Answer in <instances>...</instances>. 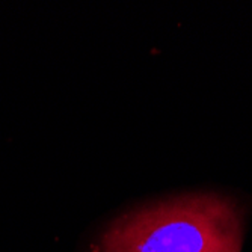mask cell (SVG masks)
Wrapping results in <instances>:
<instances>
[{
    "label": "cell",
    "instance_id": "1",
    "mask_svg": "<svg viewBox=\"0 0 252 252\" xmlns=\"http://www.w3.org/2000/svg\"><path fill=\"white\" fill-rule=\"evenodd\" d=\"M243 213L218 193H189L113 220L94 252H242Z\"/></svg>",
    "mask_w": 252,
    "mask_h": 252
}]
</instances>
